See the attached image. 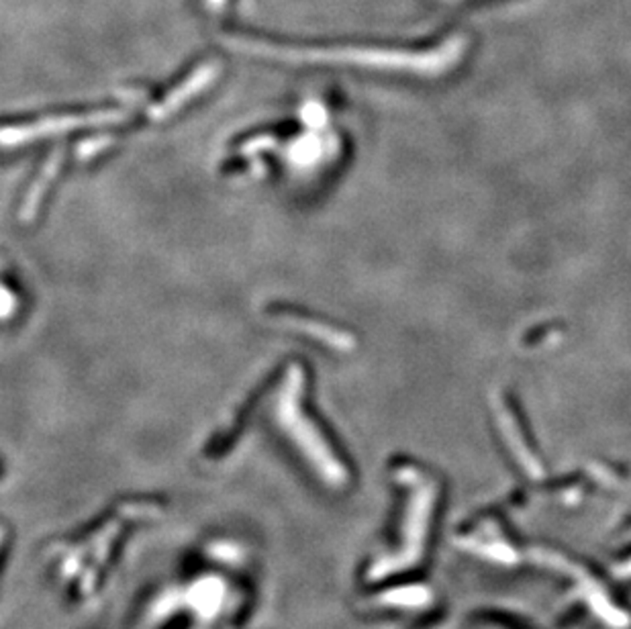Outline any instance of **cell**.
<instances>
[{"label": "cell", "instance_id": "obj_1", "mask_svg": "<svg viewBox=\"0 0 631 629\" xmlns=\"http://www.w3.org/2000/svg\"><path fill=\"white\" fill-rule=\"evenodd\" d=\"M262 54L291 57V59H323V62H346L364 67H377V70H395L407 72L417 76H428L436 78L450 72L451 67L458 66L464 56L466 39L451 37L446 44L433 49H423V52H405V49H276L255 44L252 46Z\"/></svg>", "mask_w": 631, "mask_h": 629}, {"label": "cell", "instance_id": "obj_2", "mask_svg": "<svg viewBox=\"0 0 631 629\" xmlns=\"http://www.w3.org/2000/svg\"><path fill=\"white\" fill-rule=\"evenodd\" d=\"M117 119H121V113H117V110H102V113L72 115L62 119H47V121H37L31 125L5 127V129H0V146H19V143L36 141L41 138H47V135H57L80 125L109 123L117 121Z\"/></svg>", "mask_w": 631, "mask_h": 629}, {"label": "cell", "instance_id": "obj_3", "mask_svg": "<svg viewBox=\"0 0 631 629\" xmlns=\"http://www.w3.org/2000/svg\"><path fill=\"white\" fill-rule=\"evenodd\" d=\"M272 317H274V321L283 323V325H286V327H293L295 331H301V334L317 339V342L326 344L329 347H334V350L349 352L354 347L352 335L346 334V331L337 329V327L326 325V323H321V321H313V319L303 317V314H296L293 311H280V309H276Z\"/></svg>", "mask_w": 631, "mask_h": 629}, {"label": "cell", "instance_id": "obj_4", "mask_svg": "<svg viewBox=\"0 0 631 629\" xmlns=\"http://www.w3.org/2000/svg\"><path fill=\"white\" fill-rule=\"evenodd\" d=\"M215 74H217V67L215 66H204L202 70L199 74H194L191 76L189 80H186L181 88H176L170 92V95L161 100L160 105L156 107H151L150 110V117L151 119H166L170 117L172 113H176L178 108L184 107L186 103H189V98H192L194 95H199V92L207 87V84L215 78Z\"/></svg>", "mask_w": 631, "mask_h": 629}, {"label": "cell", "instance_id": "obj_5", "mask_svg": "<svg viewBox=\"0 0 631 629\" xmlns=\"http://www.w3.org/2000/svg\"><path fill=\"white\" fill-rule=\"evenodd\" d=\"M59 158H62L59 154H56L54 158H51L49 166L44 168V172H41L39 178H37V184L31 189L29 197H27V202H25V209H23V219H25V221H29V219H33V215H36V211H37L39 202H41V197H44L46 189H47L49 182H51V178H54V174L57 172V168H59Z\"/></svg>", "mask_w": 631, "mask_h": 629}]
</instances>
